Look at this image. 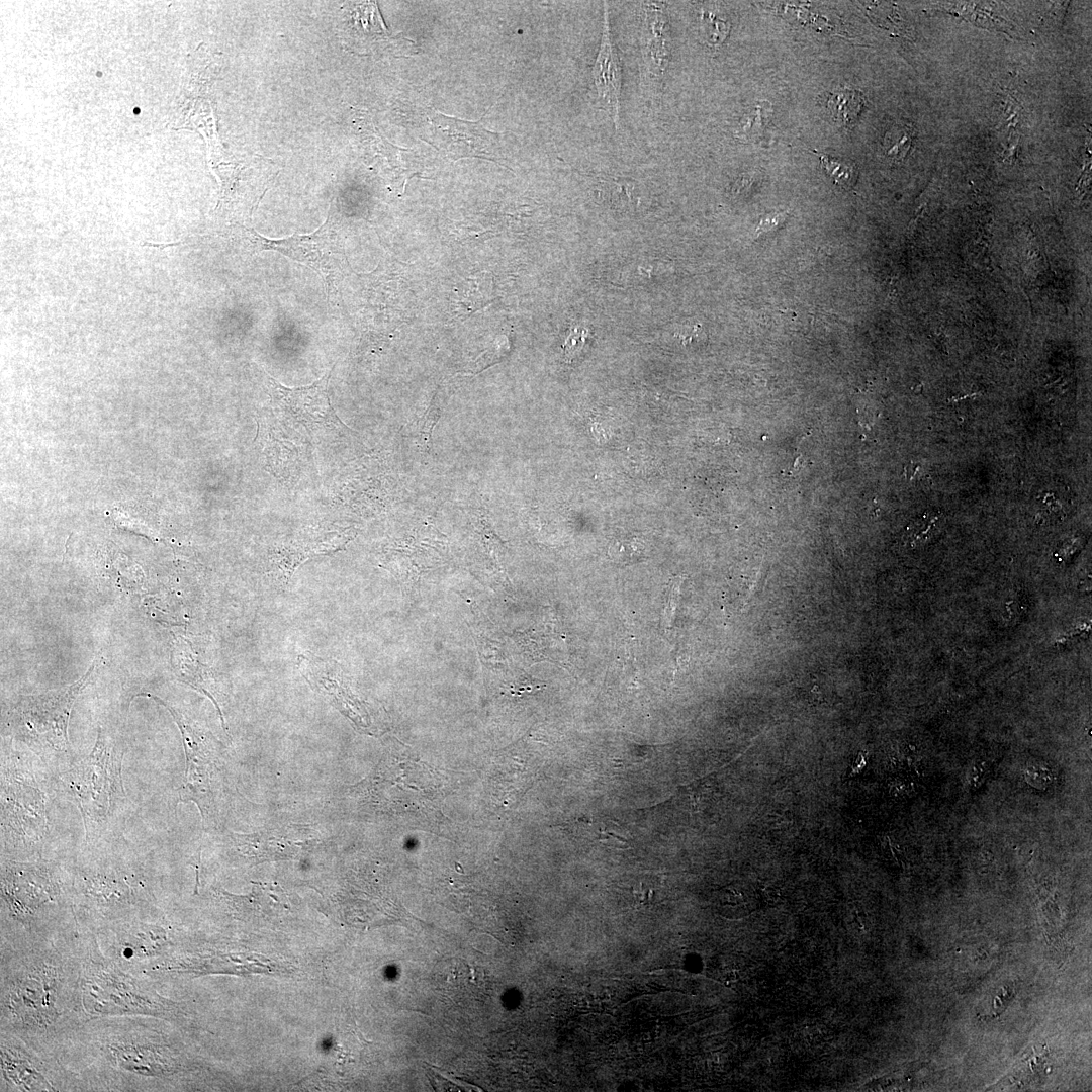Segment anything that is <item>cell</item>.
I'll list each match as a JSON object with an SVG mask.
<instances>
[{"label":"cell","instance_id":"1","mask_svg":"<svg viewBox=\"0 0 1092 1092\" xmlns=\"http://www.w3.org/2000/svg\"><path fill=\"white\" fill-rule=\"evenodd\" d=\"M84 932H1V1032L60 1059L88 1021L81 1002Z\"/></svg>","mask_w":1092,"mask_h":1092},{"label":"cell","instance_id":"2","mask_svg":"<svg viewBox=\"0 0 1092 1092\" xmlns=\"http://www.w3.org/2000/svg\"><path fill=\"white\" fill-rule=\"evenodd\" d=\"M66 879L73 919L92 934L158 908L142 871L115 855L83 857Z\"/></svg>","mask_w":1092,"mask_h":1092},{"label":"cell","instance_id":"3","mask_svg":"<svg viewBox=\"0 0 1092 1092\" xmlns=\"http://www.w3.org/2000/svg\"><path fill=\"white\" fill-rule=\"evenodd\" d=\"M123 749L99 728L91 752L61 774L81 814L90 847L115 836L124 826L128 799L122 779Z\"/></svg>","mask_w":1092,"mask_h":1092},{"label":"cell","instance_id":"4","mask_svg":"<svg viewBox=\"0 0 1092 1092\" xmlns=\"http://www.w3.org/2000/svg\"><path fill=\"white\" fill-rule=\"evenodd\" d=\"M81 1002L88 1020L142 1016L175 1021L178 1004L161 995L154 980L128 972L106 957L94 936L84 934Z\"/></svg>","mask_w":1092,"mask_h":1092},{"label":"cell","instance_id":"5","mask_svg":"<svg viewBox=\"0 0 1092 1092\" xmlns=\"http://www.w3.org/2000/svg\"><path fill=\"white\" fill-rule=\"evenodd\" d=\"M0 890L1 932L42 930L71 909L66 876L53 861L2 858Z\"/></svg>","mask_w":1092,"mask_h":1092},{"label":"cell","instance_id":"6","mask_svg":"<svg viewBox=\"0 0 1092 1092\" xmlns=\"http://www.w3.org/2000/svg\"><path fill=\"white\" fill-rule=\"evenodd\" d=\"M47 794L20 762L6 760L1 770V849L6 859L39 856L49 837ZM3 858V857H2Z\"/></svg>","mask_w":1092,"mask_h":1092},{"label":"cell","instance_id":"7","mask_svg":"<svg viewBox=\"0 0 1092 1092\" xmlns=\"http://www.w3.org/2000/svg\"><path fill=\"white\" fill-rule=\"evenodd\" d=\"M142 695L168 709L181 733L185 770L179 789V801L195 803L204 827L218 829L223 806V760L220 743L208 730L191 721L161 698L152 694Z\"/></svg>","mask_w":1092,"mask_h":1092},{"label":"cell","instance_id":"8","mask_svg":"<svg viewBox=\"0 0 1092 1092\" xmlns=\"http://www.w3.org/2000/svg\"><path fill=\"white\" fill-rule=\"evenodd\" d=\"M94 668L92 664L86 674L65 689L22 698L11 711L13 733L48 765L66 766L71 761L70 712Z\"/></svg>","mask_w":1092,"mask_h":1092},{"label":"cell","instance_id":"9","mask_svg":"<svg viewBox=\"0 0 1092 1092\" xmlns=\"http://www.w3.org/2000/svg\"><path fill=\"white\" fill-rule=\"evenodd\" d=\"M172 932L171 923L157 908L93 935L101 937L104 950H100L119 967L146 975L172 958Z\"/></svg>","mask_w":1092,"mask_h":1092},{"label":"cell","instance_id":"10","mask_svg":"<svg viewBox=\"0 0 1092 1092\" xmlns=\"http://www.w3.org/2000/svg\"><path fill=\"white\" fill-rule=\"evenodd\" d=\"M1 1091H68L80 1087L78 1076L58 1058L42 1054L1 1032Z\"/></svg>","mask_w":1092,"mask_h":1092},{"label":"cell","instance_id":"11","mask_svg":"<svg viewBox=\"0 0 1092 1092\" xmlns=\"http://www.w3.org/2000/svg\"><path fill=\"white\" fill-rule=\"evenodd\" d=\"M246 232L252 254L270 250L301 263L323 277L330 297L334 293L343 273L344 253L331 217L310 234H294L283 239H268L250 229Z\"/></svg>","mask_w":1092,"mask_h":1092},{"label":"cell","instance_id":"12","mask_svg":"<svg viewBox=\"0 0 1092 1092\" xmlns=\"http://www.w3.org/2000/svg\"><path fill=\"white\" fill-rule=\"evenodd\" d=\"M273 403L309 432H344L350 429L335 413L328 391L331 370L313 383L287 387L265 373Z\"/></svg>","mask_w":1092,"mask_h":1092},{"label":"cell","instance_id":"13","mask_svg":"<svg viewBox=\"0 0 1092 1092\" xmlns=\"http://www.w3.org/2000/svg\"><path fill=\"white\" fill-rule=\"evenodd\" d=\"M429 119L435 147L451 160L461 158L498 159V135L481 121H465L431 110Z\"/></svg>","mask_w":1092,"mask_h":1092},{"label":"cell","instance_id":"14","mask_svg":"<svg viewBox=\"0 0 1092 1092\" xmlns=\"http://www.w3.org/2000/svg\"><path fill=\"white\" fill-rule=\"evenodd\" d=\"M642 77L646 88L661 90L671 57V32L666 6L662 2H642Z\"/></svg>","mask_w":1092,"mask_h":1092},{"label":"cell","instance_id":"15","mask_svg":"<svg viewBox=\"0 0 1092 1092\" xmlns=\"http://www.w3.org/2000/svg\"><path fill=\"white\" fill-rule=\"evenodd\" d=\"M230 837L242 854L257 860L295 857L316 842L312 829L295 825Z\"/></svg>","mask_w":1092,"mask_h":1092},{"label":"cell","instance_id":"16","mask_svg":"<svg viewBox=\"0 0 1092 1092\" xmlns=\"http://www.w3.org/2000/svg\"><path fill=\"white\" fill-rule=\"evenodd\" d=\"M593 78L601 103L612 117L615 128L619 127L622 70L620 59L613 44L608 6L604 5V24L600 50L593 67Z\"/></svg>","mask_w":1092,"mask_h":1092},{"label":"cell","instance_id":"17","mask_svg":"<svg viewBox=\"0 0 1092 1092\" xmlns=\"http://www.w3.org/2000/svg\"><path fill=\"white\" fill-rule=\"evenodd\" d=\"M348 538L346 531L312 530L281 544L275 551L273 560L286 582L295 569L307 559L336 551Z\"/></svg>","mask_w":1092,"mask_h":1092},{"label":"cell","instance_id":"18","mask_svg":"<svg viewBox=\"0 0 1092 1092\" xmlns=\"http://www.w3.org/2000/svg\"><path fill=\"white\" fill-rule=\"evenodd\" d=\"M481 975L477 969L472 971L462 961L448 960L437 966L435 982L438 989L445 990V993L448 992L453 997L457 990H460L459 997H470L473 994L469 990L479 988Z\"/></svg>","mask_w":1092,"mask_h":1092},{"label":"cell","instance_id":"19","mask_svg":"<svg viewBox=\"0 0 1092 1092\" xmlns=\"http://www.w3.org/2000/svg\"><path fill=\"white\" fill-rule=\"evenodd\" d=\"M826 104L836 122L850 126L858 118L864 98L859 91L843 87L830 92Z\"/></svg>","mask_w":1092,"mask_h":1092},{"label":"cell","instance_id":"20","mask_svg":"<svg viewBox=\"0 0 1092 1092\" xmlns=\"http://www.w3.org/2000/svg\"><path fill=\"white\" fill-rule=\"evenodd\" d=\"M813 153L818 157L822 169L837 186L845 190L854 186L857 180V169L852 161L816 151Z\"/></svg>","mask_w":1092,"mask_h":1092},{"label":"cell","instance_id":"21","mask_svg":"<svg viewBox=\"0 0 1092 1092\" xmlns=\"http://www.w3.org/2000/svg\"><path fill=\"white\" fill-rule=\"evenodd\" d=\"M771 116V105L762 101L753 106L739 122L738 138L753 141L762 135Z\"/></svg>","mask_w":1092,"mask_h":1092},{"label":"cell","instance_id":"22","mask_svg":"<svg viewBox=\"0 0 1092 1092\" xmlns=\"http://www.w3.org/2000/svg\"><path fill=\"white\" fill-rule=\"evenodd\" d=\"M701 24L706 40L714 46L723 42L729 34V23L710 11L702 14Z\"/></svg>","mask_w":1092,"mask_h":1092},{"label":"cell","instance_id":"23","mask_svg":"<svg viewBox=\"0 0 1092 1092\" xmlns=\"http://www.w3.org/2000/svg\"><path fill=\"white\" fill-rule=\"evenodd\" d=\"M1024 777L1026 782L1037 789H1045L1053 782V771L1042 762H1030L1027 764Z\"/></svg>","mask_w":1092,"mask_h":1092},{"label":"cell","instance_id":"24","mask_svg":"<svg viewBox=\"0 0 1092 1092\" xmlns=\"http://www.w3.org/2000/svg\"><path fill=\"white\" fill-rule=\"evenodd\" d=\"M440 417V411L436 404H432L425 416L422 419L420 431H419V445L420 448L427 452L431 446V434L432 430Z\"/></svg>","mask_w":1092,"mask_h":1092},{"label":"cell","instance_id":"25","mask_svg":"<svg viewBox=\"0 0 1092 1092\" xmlns=\"http://www.w3.org/2000/svg\"><path fill=\"white\" fill-rule=\"evenodd\" d=\"M888 138L891 142L893 141L894 143L889 144L887 154L895 158L904 157L908 152L909 146L911 144V138L909 132L907 130H903L901 134L897 138H894L890 134L887 135V139Z\"/></svg>","mask_w":1092,"mask_h":1092},{"label":"cell","instance_id":"26","mask_svg":"<svg viewBox=\"0 0 1092 1092\" xmlns=\"http://www.w3.org/2000/svg\"><path fill=\"white\" fill-rule=\"evenodd\" d=\"M788 218L787 212H776L766 215L760 220V223L756 230L757 234L768 232L771 229H777L783 224Z\"/></svg>","mask_w":1092,"mask_h":1092},{"label":"cell","instance_id":"27","mask_svg":"<svg viewBox=\"0 0 1092 1092\" xmlns=\"http://www.w3.org/2000/svg\"><path fill=\"white\" fill-rule=\"evenodd\" d=\"M633 894L635 902L639 906L648 905L652 901L653 890L648 887H644V885L641 883L636 889H634Z\"/></svg>","mask_w":1092,"mask_h":1092},{"label":"cell","instance_id":"28","mask_svg":"<svg viewBox=\"0 0 1092 1092\" xmlns=\"http://www.w3.org/2000/svg\"><path fill=\"white\" fill-rule=\"evenodd\" d=\"M582 336L583 331L581 334H578L577 330L572 332V334L569 336L568 340L565 343V353L567 356H573V354L581 348V346L578 345V341L581 340L580 337Z\"/></svg>","mask_w":1092,"mask_h":1092},{"label":"cell","instance_id":"29","mask_svg":"<svg viewBox=\"0 0 1092 1092\" xmlns=\"http://www.w3.org/2000/svg\"><path fill=\"white\" fill-rule=\"evenodd\" d=\"M985 771H986V768H985V764H984V763H981V764H976V765L974 766V769H973V781H974V784H975V785L977 784V782H978L979 780H981L982 778L984 779V776H985Z\"/></svg>","mask_w":1092,"mask_h":1092},{"label":"cell","instance_id":"30","mask_svg":"<svg viewBox=\"0 0 1092 1092\" xmlns=\"http://www.w3.org/2000/svg\"><path fill=\"white\" fill-rule=\"evenodd\" d=\"M864 764H866L864 755L862 753H860L857 760L855 761L854 765L852 766L850 776H853V775L859 772L860 769L864 766Z\"/></svg>","mask_w":1092,"mask_h":1092}]
</instances>
